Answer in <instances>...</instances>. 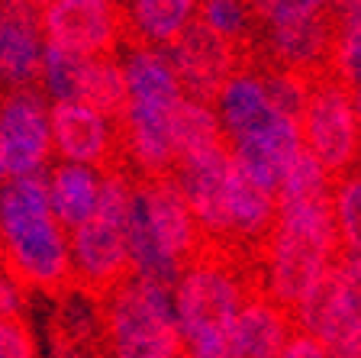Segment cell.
<instances>
[{"mask_svg": "<svg viewBox=\"0 0 361 358\" xmlns=\"http://www.w3.org/2000/svg\"><path fill=\"white\" fill-rule=\"evenodd\" d=\"M200 226L171 174H152L133 184L126 217L129 271L174 284L180 268L200 255Z\"/></svg>", "mask_w": 361, "mask_h": 358, "instance_id": "3957f363", "label": "cell"}, {"mask_svg": "<svg viewBox=\"0 0 361 358\" xmlns=\"http://www.w3.org/2000/svg\"><path fill=\"white\" fill-rule=\"evenodd\" d=\"M223 142V129H219L216 110H213L210 100L203 97H184L178 100L171 113V149L174 158L180 155H194V152H203Z\"/></svg>", "mask_w": 361, "mask_h": 358, "instance_id": "7402d4cb", "label": "cell"}, {"mask_svg": "<svg viewBox=\"0 0 361 358\" xmlns=\"http://www.w3.org/2000/svg\"><path fill=\"white\" fill-rule=\"evenodd\" d=\"M10 178V172H7V162H4V155H0V184Z\"/></svg>", "mask_w": 361, "mask_h": 358, "instance_id": "d6a6232c", "label": "cell"}, {"mask_svg": "<svg viewBox=\"0 0 361 358\" xmlns=\"http://www.w3.org/2000/svg\"><path fill=\"white\" fill-rule=\"evenodd\" d=\"M87 59L90 55L45 42L42 59H39V78H36V84H42V97L45 100H81Z\"/></svg>", "mask_w": 361, "mask_h": 358, "instance_id": "d4e9b609", "label": "cell"}, {"mask_svg": "<svg viewBox=\"0 0 361 358\" xmlns=\"http://www.w3.org/2000/svg\"><path fill=\"white\" fill-rule=\"evenodd\" d=\"M120 65L126 78V107L116 123L126 158L142 178L168 174L174 165L171 113L184 97V88L161 45H133Z\"/></svg>", "mask_w": 361, "mask_h": 358, "instance_id": "7a4b0ae2", "label": "cell"}, {"mask_svg": "<svg viewBox=\"0 0 361 358\" xmlns=\"http://www.w3.org/2000/svg\"><path fill=\"white\" fill-rule=\"evenodd\" d=\"M303 145L326 165L329 174L355 168L358 158V97L338 78H326L307 88L300 110Z\"/></svg>", "mask_w": 361, "mask_h": 358, "instance_id": "9c48e42d", "label": "cell"}, {"mask_svg": "<svg viewBox=\"0 0 361 358\" xmlns=\"http://www.w3.org/2000/svg\"><path fill=\"white\" fill-rule=\"evenodd\" d=\"M194 20L235 45L255 30V13H252L248 0H197Z\"/></svg>", "mask_w": 361, "mask_h": 358, "instance_id": "4316f807", "label": "cell"}, {"mask_svg": "<svg viewBox=\"0 0 361 358\" xmlns=\"http://www.w3.org/2000/svg\"><path fill=\"white\" fill-rule=\"evenodd\" d=\"M133 184L123 172H100V191L94 213L68 229L71 278L87 291H110L129 275L126 217L133 203Z\"/></svg>", "mask_w": 361, "mask_h": 358, "instance_id": "52a82bcc", "label": "cell"}, {"mask_svg": "<svg viewBox=\"0 0 361 358\" xmlns=\"http://www.w3.org/2000/svg\"><path fill=\"white\" fill-rule=\"evenodd\" d=\"M42 0H0V84L4 88H32L42 59Z\"/></svg>", "mask_w": 361, "mask_h": 358, "instance_id": "9a60e30c", "label": "cell"}, {"mask_svg": "<svg viewBox=\"0 0 361 358\" xmlns=\"http://www.w3.org/2000/svg\"><path fill=\"white\" fill-rule=\"evenodd\" d=\"M161 49H165L184 94H190V97L213 100L219 84L239 68L235 42L216 36V32L207 30V26L197 20H190L188 26H184L171 42L161 45Z\"/></svg>", "mask_w": 361, "mask_h": 358, "instance_id": "4fadbf2b", "label": "cell"}, {"mask_svg": "<svg viewBox=\"0 0 361 358\" xmlns=\"http://www.w3.org/2000/svg\"><path fill=\"white\" fill-rule=\"evenodd\" d=\"M264 45L268 55L278 68H290V71H303L316 68V61L329 59L332 45V16H316L307 23H293V26H278V30L264 32Z\"/></svg>", "mask_w": 361, "mask_h": 358, "instance_id": "44dd1931", "label": "cell"}, {"mask_svg": "<svg viewBox=\"0 0 361 358\" xmlns=\"http://www.w3.org/2000/svg\"><path fill=\"white\" fill-rule=\"evenodd\" d=\"M168 174L180 187L203 236L226 239V203H229V178H233V155L226 139L194 155L174 158Z\"/></svg>", "mask_w": 361, "mask_h": 358, "instance_id": "8fae6325", "label": "cell"}, {"mask_svg": "<svg viewBox=\"0 0 361 358\" xmlns=\"http://www.w3.org/2000/svg\"><path fill=\"white\" fill-rule=\"evenodd\" d=\"M197 13V0H129V26L142 42L165 45Z\"/></svg>", "mask_w": 361, "mask_h": 358, "instance_id": "603a6c76", "label": "cell"}, {"mask_svg": "<svg viewBox=\"0 0 361 358\" xmlns=\"http://www.w3.org/2000/svg\"><path fill=\"white\" fill-rule=\"evenodd\" d=\"M0 249L23 287L61 291L71 281L68 229L49 207L45 172L16 174L0 184Z\"/></svg>", "mask_w": 361, "mask_h": 358, "instance_id": "6da1fadb", "label": "cell"}, {"mask_svg": "<svg viewBox=\"0 0 361 358\" xmlns=\"http://www.w3.org/2000/svg\"><path fill=\"white\" fill-rule=\"evenodd\" d=\"M26 297H23V284L10 271H0V316H20Z\"/></svg>", "mask_w": 361, "mask_h": 358, "instance_id": "4dcf8cb0", "label": "cell"}, {"mask_svg": "<svg viewBox=\"0 0 361 358\" xmlns=\"http://www.w3.org/2000/svg\"><path fill=\"white\" fill-rule=\"evenodd\" d=\"M281 355H284V358H323L326 349L316 342L310 333H303V329H297V333H293V329H290V336H287Z\"/></svg>", "mask_w": 361, "mask_h": 358, "instance_id": "1f68e13d", "label": "cell"}, {"mask_svg": "<svg viewBox=\"0 0 361 358\" xmlns=\"http://www.w3.org/2000/svg\"><path fill=\"white\" fill-rule=\"evenodd\" d=\"M81 100L100 110L104 117H110L113 123L120 119L123 107H126V78H123V65L113 59V52L87 59Z\"/></svg>", "mask_w": 361, "mask_h": 358, "instance_id": "484cf974", "label": "cell"}, {"mask_svg": "<svg viewBox=\"0 0 361 358\" xmlns=\"http://www.w3.org/2000/svg\"><path fill=\"white\" fill-rule=\"evenodd\" d=\"M100 191V168L84 162H61L45 174V194H49V207H52L55 220L65 229L78 226L94 213Z\"/></svg>", "mask_w": 361, "mask_h": 358, "instance_id": "ffe728a7", "label": "cell"}, {"mask_svg": "<svg viewBox=\"0 0 361 358\" xmlns=\"http://www.w3.org/2000/svg\"><path fill=\"white\" fill-rule=\"evenodd\" d=\"M342 252L329 201L278 207L264 236V287L290 314Z\"/></svg>", "mask_w": 361, "mask_h": 358, "instance_id": "277c9868", "label": "cell"}, {"mask_svg": "<svg viewBox=\"0 0 361 358\" xmlns=\"http://www.w3.org/2000/svg\"><path fill=\"white\" fill-rule=\"evenodd\" d=\"M278 203L274 191H264L262 184L242 174L233 162V178H229V203H226V242H262L274 223Z\"/></svg>", "mask_w": 361, "mask_h": 358, "instance_id": "d6986e66", "label": "cell"}, {"mask_svg": "<svg viewBox=\"0 0 361 358\" xmlns=\"http://www.w3.org/2000/svg\"><path fill=\"white\" fill-rule=\"evenodd\" d=\"M210 104L216 110L226 142L242 139V136L262 129L264 123H271L274 117H281V110L268 94L264 71H258V68H235L233 75L219 84Z\"/></svg>", "mask_w": 361, "mask_h": 358, "instance_id": "e0dca14e", "label": "cell"}, {"mask_svg": "<svg viewBox=\"0 0 361 358\" xmlns=\"http://www.w3.org/2000/svg\"><path fill=\"white\" fill-rule=\"evenodd\" d=\"M293 326L310 333L326 355L361 352V265L358 252H338L326 275L297 300Z\"/></svg>", "mask_w": 361, "mask_h": 358, "instance_id": "ba28073f", "label": "cell"}, {"mask_svg": "<svg viewBox=\"0 0 361 358\" xmlns=\"http://www.w3.org/2000/svg\"><path fill=\"white\" fill-rule=\"evenodd\" d=\"M106 349L120 358H174L184 355L174 320L171 284L133 275L110 287L100 310Z\"/></svg>", "mask_w": 361, "mask_h": 358, "instance_id": "8992f818", "label": "cell"}, {"mask_svg": "<svg viewBox=\"0 0 361 358\" xmlns=\"http://www.w3.org/2000/svg\"><path fill=\"white\" fill-rule=\"evenodd\" d=\"M0 155L10 178L45 172L52 158L49 100L32 88H13L0 100Z\"/></svg>", "mask_w": 361, "mask_h": 358, "instance_id": "7c38bea8", "label": "cell"}, {"mask_svg": "<svg viewBox=\"0 0 361 358\" xmlns=\"http://www.w3.org/2000/svg\"><path fill=\"white\" fill-rule=\"evenodd\" d=\"M226 145H229V155H233L235 168L242 174H248L264 191H278L281 174L303 149L300 119L281 113L271 123H264L262 129L242 136L235 142H226Z\"/></svg>", "mask_w": 361, "mask_h": 358, "instance_id": "2e32d148", "label": "cell"}, {"mask_svg": "<svg viewBox=\"0 0 361 358\" xmlns=\"http://www.w3.org/2000/svg\"><path fill=\"white\" fill-rule=\"evenodd\" d=\"M290 329L293 320L281 304L271 297H245L226 342V358H278Z\"/></svg>", "mask_w": 361, "mask_h": 358, "instance_id": "ac0fdd59", "label": "cell"}, {"mask_svg": "<svg viewBox=\"0 0 361 358\" xmlns=\"http://www.w3.org/2000/svg\"><path fill=\"white\" fill-rule=\"evenodd\" d=\"M42 39L81 55H106L123 36V13L116 0H42Z\"/></svg>", "mask_w": 361, "mask_h": 358, "instance_id": "30bf717a", "label": "cell"}, {"mask_svg": "<svg viewBox=\"0 0 361 358\" xmlns=\"http://www.w3.org/2000/svg\"><path fill=\"white\" fill-rule=\"evenodd\" d=\"M248 291L233 265L213 258H190L171 284L174 320L184 355L226 358V342Z\"/></svg>", "mask_w": 361, "mask_h": 358, "instance_id": "5b68a950", "label": "cell"}, {"mask_svg": "<svg viewBox=\"0 0 361 358\" xmlns=\"http://www.w3.org/2000/svg\"><path fill=\"white\" fill-rule=\"evenodd\" d=\"M49 136L61 162H84L104 168L116 149L113 119L84 100H49Z\"/></svg>", "mask_w": 361, "mask_h": 358, "instance_id": "5bb4252c", "label": "cell"}, {"mask_svg": "<svg viewBox=\"0 0 361 358\" xmlns=\"http://www.w3.org/2000/svg\"><path fill=\"white\" fill-rule=\"evenodd\" d=\"M36 352L20 316H0V358H30Z\"/></svg>", "mask_w": 361, "mask_h": 358, "instance_id": "f546056e", "label": "cell"}, {"mask_svg": "<svg viewBox=\"0 0 361 358\" xmlns=\"http://www.w3.org/2000/svg\"><path fill=\"white\" fill-rule=\"evenodd\" d=\"M255 23L264 30H278V26H293V23H307L316 16H326L332 0H248Z\"/></svg>", "mask_w": 361, "mask_h": 358, "instance_id": "f1b7e54d", "label": "cell"}, {"mask_svg": "<svg viewBox=\"0 0 361 358\" xmlns=\"http://www.w3.org/2000/svg\"><path fill=\"white\" fill-rule=\"evenodd\" d=\"M329 197H332V174L303 145L297 152V158L287 165V172L281 174L274 203L278 207H297V203H316V201H329Z\"/></svg>", "mask_w": 361, "mask_h": 358, "instance_id": "cb8c5ba5", "label": "cell"}, {"mask_svg": "<svg viewBox=\"0 0 361 358\" xmlns=\"http://www.w3.org/2000/svg\"><path fill=\"white\" fill-rule=\"evenodd\" d=\"M332 207V220H336V232L338 242L345 252H358L361 246V184L358 174H348L342 184L336 187V194L329 197Z\"/></svg>", "mask_w": 361, "mask_h": 358, "instance_id": "83f0119b", "label": "cell"}]
</instances>
